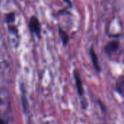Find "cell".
I'll return each mask as SVG.
<instances>
[{
    "instance_id": "obj_1",
    "label": "cell",
    "mask_w": 124,
    "mask_h": 124,
    "mask_svg": "<svg viewBox=\"0 0 124 124\" xmlns=\"http://www.w3.org/2000/svg\"><path fill=\"white\" fill-rule=\"evenodd\" d=\"M29 31L32 34L36 35L38 38L41 37V24L36 16H31L29 23Z\"/></svg>"
},
{
    "instance_id": "obj_2",
    "label": "cell",
    "mask_w": 124,
    "mask_h": 124,
    "mask_svg": "<svg viewBox=\"0 0 124 124\" xmlns=\"http://www.w3.org/2000/svg\"><path fill=\"white\" fill-rule=\"evenodd\" d=\"M120 48V42L117 40H112L104 46V52L109 56H111L116 53Z\"/></svg>"
},
{
    "instance_id": "obj_3",
    "label": "cell",
    "mask_w": 124,
    "mask_h": 124,
    "mask_svg": "<svg viewBox=\"0 0 124 124\" xmlns=\"http://www.w3.org/2000/svg\"><path fill=\"white\" fill-rule=\"evenodd\" d=\"M89 53H90V56H91V61H92L93 68L95 69V70L97 72H99V73L101 72V68L100 64H99L98 55H97V54H96V51H95V50H94V48L93 47H91L90 48Z\"/></svg>"
},
{
    "instance_id": "obj_4",
    "label": "cell",
    "mask_w": 124,
    "mask_h": 124,
    "mask_svg": "<svg viewBox=\"0 0 124 124\" xmlns=\"http://www.w3.org/2000/svg\"><path fill=\"white\" fill-rule=\"evenodd\" d=\"M115 91L124 99V75H120L115 82Z\"/></svg>"
},
{
    "instance_id": "obj_5",
    "label": "cell",
    "mask_w": 124,
    "mask_h": 124,
    "mask_svg": "<svg viewBox=\"0 0 124 124\" xmlns=\"http://www.w3.org/2000/svg\"><path fill=\"white\" fill-rule=\"evenodd\" d=\"M74 77H75V83H76V87H77L78 94L80 96H83L84 95V90H83V87L82 80H81L80 75L79 72H78V70H75Z\"/></svg>"
},
{
    "instance_id": "obj_6",
    "label": "cell",
    "mask_w": 124,
    "mask_h": 124,
    "mask_svg": "<svg viewBox=\"0 0 124 124\" xmlns=\"http://www.w3.org/2000/svg\"><path fill=\"white\" fill-rule=\"evenodd\" d=\"M58 35L59 37L61 39V40L62 41V43H63L64 45H67L69 42V36L67 34V33L61 27L58 28Z\"/></svg>"
},
{
    "instance_id": "obj_7",
    "label": "cell",
    "mask_w": 124,
    "mask_h": 124,
    "mask_svg": "<svg viewBox=\"0 0 124 124\" xmlns=\"http://www.w3.org/2000/svg\"><path fill=\"white\" fill-rule=\"evenodd\" d=\"M15 20H16V15L14 13H10L6 15V21L8 25L13 23Z\"/></svg>"
},
{
    "instance_id": "obj_8",
    "label": "cell",
    "mask_w": 124,
    "mask_h": 124,
    "mask_svg": "<svg viewBox=\"0 0 124 124\" xmlns=\"http://www.w3.org/2000/svg\"><path fill=\"white\" fill-rule=\"evenodd\" d=\"M63 1H64V2H66V3H67L70 7H72V2L70 1V0H63Z\"/></svg>"
}]
</instances>
